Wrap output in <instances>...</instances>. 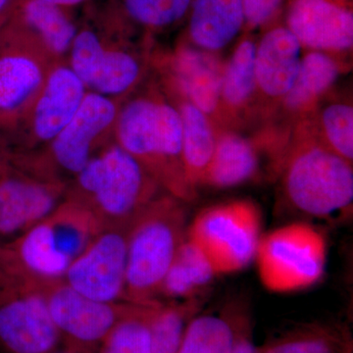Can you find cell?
<instances>
[{
	"mask_svg": "<svg viewBox=\"0 0 353 353\" xmlns=\"http://www.w3.org/2000/svg\"><path fill=\"white\" fill-rule=\"evenodd\" d=\"M278 174L280 194L297 214L331 219L350 212L352 163L318 143L303 128L294 129Z\"/></svg>",
	"mask_w": 353,
	"mask_h": 353,
	"instance_id": "6da1fadb",
	"label": "cell"
},
{
	"mask_svg": "<svg viewBox=\"0 0 353 353\" xmlns=\"http://www.w3.org/2000/svg\"><path fill=\"white\" fill-rule=\"evenodd\" d=\"M117 125L121 148L136 158L160 187L183 202L196 199L197 194L185 178L182 120L175 106L154 97L134 99L121 111Z\"/></svg>",
	"mask_w": 353,
	"mask_h": 353,
	"instance_id": "7a4b0ae2",
	"label": "cell"
},
{
	"mask_svg": "<svg viewBox=\"0 0 353 353\" xmlns=\"http://www.w3.org/2000/svg\"><path fill=\"white\" fill-rule=\"evenodd\" d=\"M185 204L171 194L159 196L132 220L128 234L127 303H160L165 276L187 238Z\"/></svg>",
	"mask_w": 353,
	"mask_h": 353,
	"instance_id": "3957f363",
	"label": "cell"
},
{
	"mask_svg": "<svg viewBox=\"0 0 353 353\" xmlns=\"http://www.w3.org/2000/svg\"><path fill=\"white\" fill-rule=\"evenodd\" d=\"M83 199L74 201L90 209L104 228L128 225L157 199L159 183L120 145L90 158L77 174Z\"/></svg>",
	"mask_w": 353,
	"mask_h": 353,
	"instance_id": "277c9868",
	"label": "cell"
},
{
	"mask_svg": "<svg viewBox=\"0 0 353 353\" xmlns=\"http://www.w3.org/2000/svg\"><path fill=\"white\" fill-rule=\"evenodd\" d=\"M60 343L41 283L0 252V353H50Z\"/></svg>",
	"mask_w": 353,
	"mask_h": 353,
	"instance_id": "5b68a950",
	"label": "cell"
},
{
	"mask_svg": "<svg viewBox=\"0 0 353 353\" xmlns=\"http://www.w3.org/2000/svg\"><path fill=\"white\" fill-rule=\"evenodd\" d=\"M325 234L305 222L290 223L262 234L255 254L262 285L279 294L317 284L326 270Z\"/></svg>",
	"mask_w": 353,
	"mask_h": 353,
	"instance_id": "8992f818",
	"label": "cell"
},
{
	"mask_svg": "<svg viewBox=\"0 0 353 353\" xmlns=\"http://www.w3.org/2000/svg\"><path fill=\"white\" fill-rule=\"evenodd\" d=\"M262 213L255 202L239 199L204 208L188 227L218 276L243 270L255 259L262 236Z\"/></svg>",
	"mask_w": 353,
	"mask_h": 353,
	"instance_id": "52a82bcc",
	"label": "cell"
},
{
	"mask_svg": "<svg viewBox=\"0 0 353 353\" xmlns=\"http://www.w3.org/2000/svg\"><path fill=\"white\" fill-rule=\"evenodd\" d=\"M103 225L90 209L74 201L59 204L26 232L23 243L32 263L46 276L63 279L67 269L94 240Z\"/></svg>",
	"mask_w": 353,
	"mask_h": 353,
	"instance_id": "ba28073f",
	"label": "cell"
},
{
	"mask_svg": "<svg viewBox=\"0 0 353 353\" xmlns=\"http://www.w3.org/2000/svg\"><path fill=\"white\" fill-rule=\"evenodd\" d=\"M41 290L61 343L75 353H94L138 305L94 301L79 294L63 280L43 284Z\"/></svg>",
	"mask_w": 353,
	"mask_h": 353,
	"instance_id": "9c48e42d",
	"label": "cell"
},
{
	"mask_svg": "<svg viewBox=\"0 0 353 353\" xmlns=\"http://www.w3.org/2000/svg\"><path fill=\"white\" fill-rule=\"evenodd\" d=\"M130 226L131 223L104 228L70 265L64 282L94 301L127 303L125 290Z\"/></svg>",
	"mask_w": 353,
	"mask_h": 353,
	"instance_id": "30bf717a",
	"label": "cell"
},
{
	"mask_svg": "<svg viewBox=\"0 0 353 353\" xmlns=\"http://www.w3.org/2000/svg\"><path fill=\"white\" fill-rule=\"evenodd\" d=\"M285 26L304 50L319 51L341 60L352 53L350 0H289Z\"/></svg>",
	"mask_w": 353,
	"mask_h": 353,
	"instance_id": "8fae6325",
	"label": "cell"
},
{
	"mask_svg": "<svg viewBox=\"0 0 353 353\" xmlns=\"http://www.w3.org/2000/svg\"><path fill=\"white\" fill-rule=\"evenodd\" d=\"M304 50L285 26H274L256 43L254 70L260 111L269 115L296 83Z\"/></svg>",
	"mask_w": 353,
	"mask_h": 353,
	"instance_id": "7c38bea8",
	"label": "cell"
},
{
	"mask_svg": "<svg viewBox=\"0 0 353 353\" xmlns=\"http://www.w3.org/2000/svg\"><path fill=\"white\" fill-rule=\"evenodd\" d=\"M72 71L95 94H121L138 81L141 66L129 53L106 50L97 34L85 31L72 43Z\"/></svg>",
	"mask_w": 353,
	"mask_h": 353,
	"instance_id": "4fadbf2b",
	"label": "cell"
},
{
	"mask_svg": "<svg viewBox=\"0 0 353 353\" xmlns=\"http://www.w3.org/2000/svg\"><path fill=\"white\" fill-rule=\"evenodd\" d=\"M116 117L115 105L99 94H85L68 124L53 139L55 161L77 175L90 160L92 143Z\"/></svg>",
	"mask_w": 353,
	"mask_h": 353,
	"instance_id": "5bb4252c",
	"label": "cell"
},
{
	"mask_svg": "<svg viewBox=\"0 0 353 353\" xmlns=\"http://www.w3.org/2000/svg\"><path fill=\"white\" fill-rule=\"evenodd\" d=\"M59 190L20 178L0 180V241L10 243L46 219L59 205ZM4 245V243H2Z\"/></svg>",
	"mask_w": 353,
	"mask_h": 353,
	"instance_id": "9a60e30c",
	"label": "cell"
},
{
	"mask_svg": "<svg viewBox=\"0 0 353 353\" xmlns=\"http://www.w3.org/2000/svg\"><path fill=\"white\" fill-rule=\"evenodd\" d=\"M256 43L245 37L223 64L220 85V129H233L259 108L255 79Z\"/></svg>",
	"mask_w": 353,
	"mask_h": 353,
	"instance_id": "2e32d148",
	"label": "cell"
},
{
	"mask_svg": "<svg viewBox=\"0 0 353 353\" xmlns=\"http://www.w3.org/2000/svg\"><path fill=\"white\" fill-rule=\"evenodd\" d=\"M223 64L218 54L183 46L173 60L179 94L194 103L220 129V85Z\"/></svg>",
	"mask_w": 353,
	"mask_h": 353,
	"instance_id": "e0dca14e",
	"label": "cell"
},
{
	"mask_svg": "<svg viewBox=\"0 0 353 353\" xmlns=\"http://www.w3.org/2000/svg\"><path fill=\"white\" fill-rule=\"evenodd\" d=\"M343 62L327 53L304 50L296 83L279 109L296 123L307 117L333 90L345 70Z\"/></svg>",
	"mask_w": 353,
	"mask_h": 353,
	"instance_id": "ac0fdd59",
	"label": "cell"
},
{
	"mask_svg": "<svg viewBox=\"0 0 353 353\" xmlns=\"http://www.w3.org/2000/svg\"><path fill=\"white\" fill-rule=\"evenodd\" d=\"M189 12L190 43L213 54L245 29L243 0H192Z\"/></svg>",
	"mask_w": 353,
	"mask_h": 353,
	"instance_id": "d6986e66",
	"label": "cell"
},
{
	"mask_svg": "<svg viewBox=\"0 0 353 353\" xmlns=\"http://www.w3.org/2000/svg\"><path fill=\"white\" fill-rule=\"evenodd\" d=\"M257 353H353V336L343 322L296 323L267 338Z\"/></svg>",
	"mask_w": 353,
	"mask_h": 353,
	"instance_id": "ffe728a7",
	"label": "cell"
},
{
	"mask_svg": "<svg viewBox=\"0 0 353 353\" xmlns=\"http://www.w3.org/2000/svg\"><path fill=\"white\" fill-rule=\"evenodd\" d=\"M261 145L233 129L218 130L212 161L203 185L231 189L254 180L260 170Z\"/></svg>",
	"mask_w": 353,
	"mask_h": 353,
	"instance_id": "44dd1931",
	"label": "cell"
},
{
	"mask_svg": "<svg viewBox=\"0 0 353 353\" xmlns=\"http://www.w3.org/2000/svg\"><path fill=\"white\" fill-rule=\"evenodd\" d=\"M85 97V85L72 69L54 70L34 111L37 136L43 141L54 139L75 115Z\"/></svg>",
	"mask_w": 353,
	"mask_h": 353,
	"instance_id": "7402d4cb",
	"label": "cell"
},
{
	"mask_svg": "<svg viewBox=\"0 0 353 353\" xmlns=\"http://www.w3.org/2000/svg\"><path fill=\"white\" fill-rule=\"evenodd\" d=\"M183 163L190 187L197 194L203 185L217 143V127L203 111L181 95Z\"/></svg>",
	"mask_w": 353,
	"mask_h": 353,
	"instance_id": "603a6c76",
	"label": "cell"
},
{
	"mask_svg": "<svg viewBox=\"0 0 353 353\" xmlns=\"http://www.w3.org/2000/svg\"><path fill=\"white\" fill-rule=\"evenodd\" d=\"M248 306L232 303L217 314L199 313L190 322L178 353H231Z\"/></svg>",
	"mask_w": 353,
	"mask_h": 353,
	"instance_id": "cb8c5ba5",
	"label": "cell"
},
{
	"mask_svg": "<svg viewBox=\"0 0 353 353\" xmlns=\"http://www.w3.org/2000/svg\"><path fill=\"white\" fill-rule=\"evenodd\" d=\"M296 125L325 148L352 163L353 108L347 97H325L310 115Z\"/></svg>",
	"mask_w": 353,
	"mask_h": 353,
	"instance_id": "d4e9b609",
	"label": "cell"
},
{
	"mask_svg": "<svg viewBox=\"0 0 353 353\" xmlns=\"http://www.w3.org/2000/svg\"><path fill=\"white\" fill-rule=\"evenodd\" d=\"M217 276L201 248L185 238L165 276L160 296L181 301L203 296Z\"/></svg>",
	"mask_w": 353,
	"mask_h": 353,
	"instance_id": "484cf974",
	"label": "cell"
},
{
	"mask_svg": "<svg viewBox=\"0 0 353 353\" xmlns=\"http://www.w3.org/2000/svg\"><path fill=\"white\" fill-rule=\"evenodd\" d=\"M205 303V294L160 303L150 325V353H178L190 322Z\"/></svg>",
	"mask_w": 353,
	"mask_h": 353,
	"instance_id": "4316f807",
	"label": "cell"
},
{
	"mask_svg": "<svg viewBox=\"0 0 353 353\" xmlns=\"http://www.w3.org/2000/svg\"><path fill=\"white\" fill-rule=\"evenodd\" d=\"M43 74L36 62L21 55L0 57V112L22 106L38 90Z\"/></svg>",
	"mask_w": 353,
	"mask_h": 353,
	"instance_id": "83f0119b",
	"label": "cell"
},
{
	"mask_svg": "<svg viewBox=\"0 0 353 353\" xmlns=\"http://www.w3.org/2000/svg\"><path fill=\"white\" fill-rule=\"evenodd\" d=\"M160 303L138 304L94 353H150V325Z\"/></svg>",
	"mask_w": 353,
	"mask_h": 353,
	"instance_id": "f1b7e54d",
	"label": "cell"
},
{
	"mask_svg": "<svg viewBox=\"0 0 353 353\" xmlns=\"http://www.w3.org/2000/svg\"><path fill=\"white\" fill-rule=\"evenodd\" d=\"M24 13L26 20L41 34L51 50L62 53L73 43L75 27L59 7L41 0H30Z\"/></svg>",
	"mask_w": 353,
	"mask_h": 353,
	"instance_id": "f546056e",
	"label": "cell"
},
{
	"mask_svg": "<svg viewBox=\"0 0 353 353\" xmlns=\"http://www.w3.org/2000/svg\"><path fill=\"white\" fill-rule=\"evenodd\" d=\"M192 0H125L132 19L152 28L175 24L189 13Z\"/></svg>",
	"mask_w": 353,
	"mask_h": 353,
	"instance_id": "4dcf8cb0",
	"label": "cell"
},
{
	"mask_svg": "<svg viewBox=\"0 0 353 353\" xmlns=\"http://www.w3.org/2000/svg\"><path fill=\"white\" fill-rule=\"evenodd\" d=\"M284 0H243L245 29L248 31L271 24L282 9Z\"/></svg>",
	"mask_w": 353,
	"mask_h": 353,
	"instance_id": "1f68e13d",
	"label": "cell"
},
{
	"mask_svg": "<svg viewBox=\"0 0 353 353\" xmlns=\"http://www.w3.org/2000/svg\"><path fill=\"white\" fill-rule=\"evenodd\" d=\"M231 353H257V345L253 340V321L250 313L241 322Z\"/></svg>",
	"mask_w": 353,
	"mask_h": 353,
	"instance_id": "d6a6232c",
	"label": "cell"
},
{
	"mask_svg": "<svg viewBox=\"0 0 353 353\" xmlns=\"http://www.w3.org/2000/svg\"><path fill=\"white\" fill-rule=\"evenodd\" d=\"M41 1L48 2V3L60 7L75 6V4L80 3V2L83 1V0H41Z\"/></svg>",
	"mask_w": 353,
	"mask_h": 353,
	"instance_id": "836d02e7",
	"label": "cell"
},
{
	"mask_svg": "<svg viewBox=\"0 0 353 353\" xmlns=\"http://www.w3.org/2000/svg\"><path fill=\"white\" fill-rule=\"evenodd\" d=\"M9 1H10V0H0V13L6 8V6L9 4Z\"/></svg>",
	"mask_w": 353,
	"mask_h": 353,
	"instance_id": "e575fe53",
	"label": "cell"
},
{
	"mask_svg": "<svg viewBox=\"0 0 353 353\" xmlns=\"http://www.w3.org/2000/svg\"><path fill=\"white\" fill-rule=\"evenodd\" d=\"M50 353H75L74 352H72V350H68V348H63V350H55L54 352H50Z\"/></svg>",
	"mask_w": 353,
	"mask_h": 353,
	"instance_id": "d590c367",
	"label": "cell"
}]
</instances>
